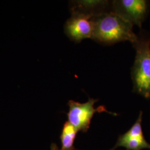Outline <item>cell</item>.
<instances>
[{
    "mask_svg": "<svg viewBox=\"0 0 150 150\" xmlns=\"http://www.w3.org/2000/svg\"><path fill=\"white\" fill-rule=\"evenodd\" d=\"M93 22L92 39L98 43L113 45L128 41L133 45L137 40L138 36L133 31V25L112 11L96 16Z\"/></svg>",
    "mask_w": 150,
    "mask_h": 150,
    "instance_id": "1",
    "label": "cell"
},
{
    "mask_svg": "<svg viewBox=\"0 0 150 150\" xmlns=\"http://www.w3.org/2000/svg\"><path fill=\"white\" fill-rule=\"evenodd\" d=\"M133 44L136 54L131 70L133 91L150 98V33L142 31Z\"/></svg>",
    "mask_w": 150,
    "mask_h": 150,
    "instance_id": "2",
    "label": "cell"
},
{
    "mask_svg": "<svg viewBox=\"0 0 150 150\" xmlns=\"http://www.w3.org/2000/svg\"><path fill=\"white\" fill-rule=\"evenodd\" d=\"M98 100L89 98L85 103L76 102L74 100H70L68 102L69 111L67 113L69 122L77 131L86 132L90 126L92 118L96 112L109 113L116 115V113L108 112L104 106H100L95 108L94 105Z\"/></svg>",
    "mask_w": 150,
    "mask_h": 150,
    "instance_id": "3",
    "label": "cell"
},
{
    "mask_svg": "<svg viewBox=\"0 0 150 150\" xmlns=\"http://www.w3.org/2000/svg\"><path fill=\"white\" fill-rule=\"evenodd\" d=\"M112 11L123 20L141 28L149 12L150 2L146 0L111 1Z\"/></svg>",
    "mask_w": 150,
    "mask_h": 150,
    "instance_id": "4",
    "label": "cell"
},
{
    "mask_svg": "<svg viewBox=\"0 0 150 150\" xmlns=\"http://www.w3.org/2000/svg\"><path fill=\"white\" fill-rule=\"evenodd\" d=\"M64 32L71 40L76 43L83 39L92 38L93 32V18L78 13H71L66 22Z\"/></svg>",
    "mask_w": 150,
    "mask_h": 150,
    "instance_id": "5",
    "label": "cell"
},
{
    "mask_svg": "<svg viewBox=\"0 0 150 150\" xmlns=\"http://www.w3.org/2000/svg\"><path fill=\"white\" fill-rule=\"evenodd\" d=\"M142 111H140L135 123L129 131L119 136L116 145L111 150H115L119 147H125L126 150L150 149V144L145 139L142 129Z\"/></svg>",
    "mask_w": 150,
    "mask_h": 150,
    "instance_id": "6",
    "label": "cell"
},
{
    "mask_svg": "<svg viewBox=\"0 0 150 150\" xmlns=\"http://www.w3.org/2000/svg\"><path fill=\"white\" fill-rule=\"evenodd\" d=\"M71 13H78L93 18L104 12L112 11L111 2L102 0H83L71 2Z\"/></svg>",
    "mask_w": 150,
    "mask_h": 150,
    "instance_id": "7",
    "label": "cell"
},
{
    "mask_svg": "<svg viewBox=\"0 0 150 150\" xmlns=\"http://www.w3.org/2000/svg\"><path fill=\"white\" fill-rule=\"evenodd\" d=\"M77 130L69 122L64 123L61 134V149L59 150H75L74 142Z\"/></svg>",
    "mask_w": 150,
    "mask_h": 150,
    "instance_id": "8",
    "label": "cell"
},
{
    "mask_svg": "<svg viewBox=\"0 0 150 150\" xmlns=\"http://www.w3.org/2000/svg\"><path fill=\"white\" fill-rule=\"evenodd\" d=\"M51 150H59L58 148V147L56 146V144H53L51 146Z\"/></svg>",
    "mask_w": 150,
    "mask_h": 150,
    "instance_id": "9",
    "label": "cell"
}]
</instances>
